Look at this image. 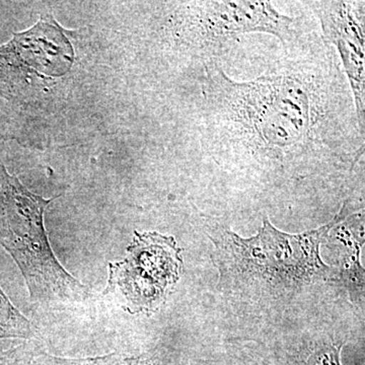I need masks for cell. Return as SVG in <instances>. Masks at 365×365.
<instances>
[{
    "label": "cell",
    "instance_id": "cell-9",
    "mask_svg": "<svg viewBox=\"0 0 365 365\" xmlns=\"http://www.w3.org/2000/svg\"><path fill=\"white\" fill-rule=\"evenodd\" d=\"M43 352L35 342H25L0 352V365H37V360Z\"/></svg>",
    "mask_w": 365,
    "mask_h": 365
},
{
    "label": "cell",
    "instance_id": "cell-5",
    "mask_svg": "<svg viewBox=\"0 0 365 365\" xmlns=\"http://www.w3.org/2000/svg\"><path fill=\"white\" fill-rule=\"evenodd\" d=\"M73 59L61 26L52 16H42L30 30L0 46V97L24 102L37 85L66 76Z\"/></svg>",
    "mask_w": 365,
    "mask_h": 365
},
{
    "label": "cell",
    "instance_id": "cell-1",
    "mask_svg": "<svg viewBox=\"0 0 365 365\" xmlns=\"http://www.w3.org/2000/svg\"><path fill=\"white\" fill-rule=\"evenodd\" d=\"M265 73L235 81L204 67L205 146L218 163L288 170L332 163L352 172L364 155L339 57L316 34L290 44Z\"/></svg>",
    "mask_w": 365,
    "mask_h": 365
},
{
    "label": "cell",
    "instance_id": "cell-4",
    "mask_svg": "<svg viewBox=\"0 0 365 365\" xmlns=\"http://www.w3.org/2000/svg\"><path fill=\"white\" fill-rule=\"evenodd\" d=\"M182 249L174 237L158 232H134L123 261L109 264L104 294L120 295L132 314L153 313L180 278Z\"/></svg>",
    "mask_w": 365,
    "mask_h": 365
},
{
    "label": "cell",
    "instance_id": "cell-6",
    "mask_svg": "<svg viewBox=\"0 0 365 365\" xmlns=\"http://www.w3.org/2000/svg\"><path fill=\"white\" fill-rule=\"evenodd\" d=\"M319 19L322 40L337 48L348 85L351 88L357 122L361 133L365 125L364 1H309Z\"/></svg>",
    "mask_w": 365,
    "mask_h": 365
},
{
    "label": "cell",
    "instance_id": "cell-3",
    "mask_svg": "<svg viewBox=\"0 0 365 365\" xmlns=\"http://www.w3.org/2000/svg\"><path fill=\"white\" fill-rule=\"evenodd\" d=\"M346 206L347 203L324 227L304 234H285L265 217L255 237L242 239L227 228H220L215 244L225 257V268L232 274L261 277L276 284L311 282L333 273L334 269L322 261L319 246L334 225L346 217Z\"/></svg>",
    "mask_w": 365,
    "mask_h": 365
},
{
    "label": "cell",
    "instance_id": "cell-10",
    "mask_svg": "<svg viewBox=\"0 0 365 365\" xmlns=\"http://www.w3.org/2000/svg\"><path fill=\"white\" fill-rule=\"evenodd\" d=\"M342 344H323L314 348L304 365H341Z\"/></svg>",
    "mask_w": 365,
    "mask_h": 365
},
{
    "label": "cell",
    "instance_id": "cell-8",
    "mask_svg": "<svg viewBox=\"0 0 365 365\" xmlns=\"http://www.w3.org/2000/svg\"><path fill=\"white\" fill-rule=\"evenodd\" d=\"M37 365H153V364L143 356H128L117 352L104 355V356L79 359H58L43 352L38 359Z\"/></svg>",
    "mask_w": 365,
    "mask_h": 365
},
{
    "label": "cell",
    "instance_id": "cell-2",
    "mask_svg": "<svg viewBox=\"0 0 365 365\" xmlns=\"http://www.w3.org/2000/svg\"><path fill=\"white\" fill-rule=\"evenodd\" d=\"M56 198L31 192L0 160V247L20 268L35 306L76 304L90 295L57 260L48 239L44 213Z\"/></svg>",
    "mask_w": 365,
    "mask_h": 365
},
{
    "label": "cell",
    "instance_id": "cell-7",
    "mask_svg": "<svg viewBox=\"0 0 365 365\" xmlns=\"http://www.w3.org/2000/svg\"><path fill=\"white\" fill-rule=\"evenodd\" d=\"M35 335V328L30 319L14 307L0 287V340L11 338L30 340Z\"/></svg>",
    "mask_w": 365,
    "mask_h": 365
}]
</instances>
